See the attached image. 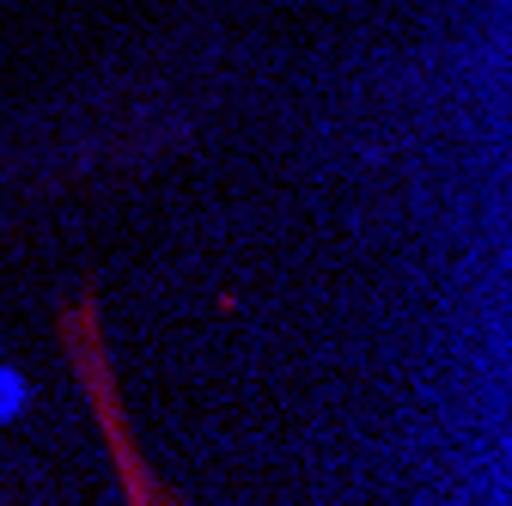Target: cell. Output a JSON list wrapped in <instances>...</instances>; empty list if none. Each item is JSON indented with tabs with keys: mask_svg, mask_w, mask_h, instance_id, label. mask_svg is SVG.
Returning <instances> with one entry per match:
<instances>
[{
	"mask_svg": "<svg viewBox=\"0 0 512 506\" xmlns=\"http://www.w3.org/2000/svg\"><path fill=\"white\" fill-rule=\"evenodd\" d=\"M25 397H31V385H25L13 366H0V421H13L25 409Z\"/></svg>",
	"mask_w": 512,
	"mask_h": 506,
	"instance_id": "1",
	"label": "cell"
}]
</instances>
